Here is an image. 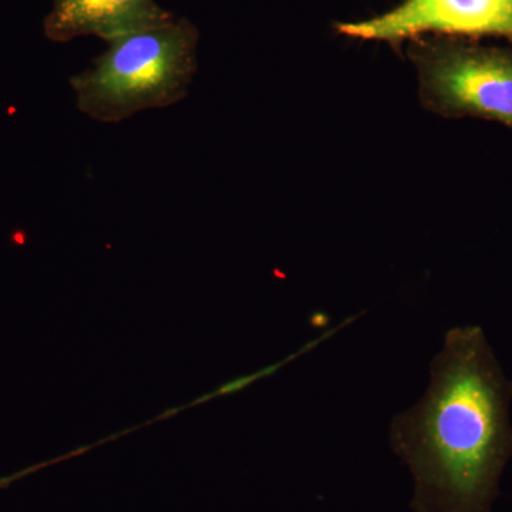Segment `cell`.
Returning a JSON list of instances; mask_svg holds the SVG:
<instances>
[{"label": "cell", "mask_w": 512, "mask_h": 512, "mask_svg": "<svg viewBox=\"0 0 512 512\" xmlns=\"http://www.w3.org/2000/svg\"><path fill=\"white\" fill-rule=\"evenodd\" d=\"M430 386L390 426L412 471L414 512H491L512 458V382L480 326L448 330Z\"/></svg>", "instance_id": "cell-1"}, {"label": "cell", "mask_w": 512, "mask_h": 512, "mask_svg": "<svg viewBox=\"0 0 512 512\" xmlns=\"http://www.w3.org/2000/svg\"><path fill=\"white\" fill-rule=\"evenodd\" d=\"M200 32L185 18L109 42L92 67L70 79L77 109L101 123H120L187 97L197 72Z\"/></svg>", "instance_id": "cell-2"}, {"label": "cell", "mask_w": 512, "mask_h": 512, "mask_svg": "<svg viewBox=\"0 0 512 512\" xmlns=\"http://www.w3.org/2000/svg\"><path fill=\"white\" fill-rule=\"evenodd\" d=\"M35 468H29V470L22 471V473L15 474V476L0 478V487H6V485H9L10 483H13V481L18 480V478L26 476V474L32 473V471H35Z\"/></svg>", "instance_id": "cell-6"}, {"label": "cell", "mask_w": 512, "mask_h": 512, "mask_svg": "<svg viewBox=\"0 0 512 512\" xmlns=\"http://www.w3.org/2000/svg\"><path fill=\"white\" fill-rule=\"evenodd\" d=\"M340 35L400 46L423 36L476 40L495 36L512 45V0H403L360 22L338 23Z\"/></svg>", "instance_id": "cell-4"}, {"label": "cell", "mask_w": 512, "mask_h": 512, "mask_svg": "<svg viewBox=\"0 0 512 512\" xmlns=\"http://www.w3.org/2000/svg\"><path fill=\"white\" fill-rule=\"evenodd\" d=\"M407 52L426 109L444 117L498 121L512 130V49L423 36L410 40Z\"/></svg>", "instance_id": "cell-3"}, {"label": "cell", "mask_w": 512, "mask_h": 512, "mask_svg": "<svg viewBox=\"0 0 512 512\" xmlns=\"http://www.w3.org/2000/svg\"><path fill=\"white\" fill-rule=\"evenodd\" d=\"M175 16L156 0H53L43 30L56 43L97 36L107 43L173 22Z\"/></svg>", "instance_id": "cell-5"}]
</instances>
